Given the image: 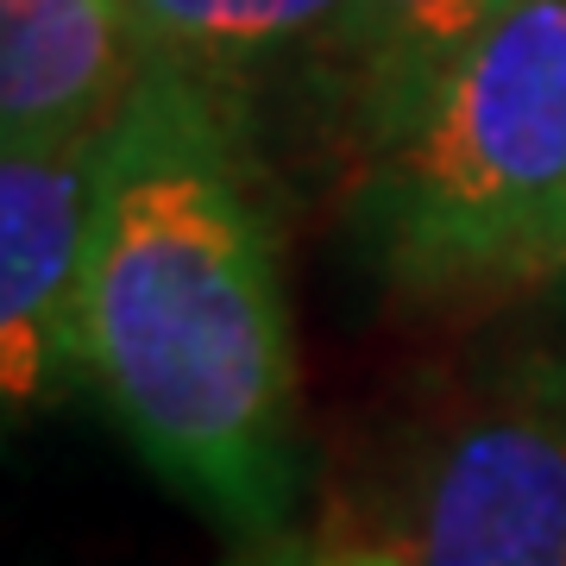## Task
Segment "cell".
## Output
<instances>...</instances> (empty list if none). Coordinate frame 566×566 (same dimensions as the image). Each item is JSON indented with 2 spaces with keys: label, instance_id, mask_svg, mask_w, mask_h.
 Masks as SVG:
<instances>
[{
  "label": "cell",
  "instance_id": "obj_1",
  "mask_svg": "<svg viewBox=\"0 0 566 566\" xmlns=\"http://www.w3.org/2000/svg\"><path fill=\"white\" fill-rule=\"evenodd\" d=\"M76 353L170 485L240 535H277L303 485V378L240 114L214 82L145 70L102 139Z\"/></svg>",
  "mask_w": 566,
  "mask_h": 566
},
{
  "label": "cell",
  "instance_id": "obj_2",
  "mask_svg": "<svg viewBox=\"0 0 566 566\" xmlns=\"http://www.w3.org/2000/svg\"><path fill=\"white\" fill-rule=\"evenodd\" d=\"M353 233L390 296L497 308L566 277V0H510L385 145Z\"/></svg>",
  "mask_w": 566,
  "mask_h": 566
},
{
  "label": "cell",
  "instance_id": "obj_3",
  "mask_svg": "<svg viewBox=\"0 0 566 566\" xmlns=\"http://www.w3.org/2000/svg\"><path fill=\"white\" fill-rule=\"evenodd\" d=\"M403 566H566V346L485 371L409 472Z\"/></svg>",
  "mask_w": 566,
  "mask_h": 566
},
{
  "label": "cell",
  "instance_id": "obj_4",
  "mask_svg": "<svg viewBox=\"0 0 566 566\" xmlns=\"http://www.w3.org/2000/svg\"><path fill=\"white\" fill-rule=\"evenodd\" d=\"M102 202V139H0V385L39 409L82 378V283Z\"/></svg>",
  "mask_w": 566,
  "mask_h": 566
},
{
  "label": "cell",
  "instance_id": "obj_5",
  "mask_svg": "<svg viewBox=\"0 0 566 566\" xmlns=\"http://www.w3.org/2000/svg\"><path fill=\"white\" fill-rule=\"evenodd\" d=\"M139 82L126 0H0V139H107Z\"/></svg>",
  "mask_w": 566,
  "mask_h": 566
},
{
  "label": "cell",
  "instance_id": "obj_6",
  "mask_svg": "<svg viewBox=\"0 0 566 566\" xmlns=\"http://www.w3.org/2000/svg\"><path fill=\"white\" fill-rule=\"evenodd\" d=\"M510 0H353L340 32L327 39V57L346 82L359 145H385L416 107L434 95V82L491 32Z\"/></svg>",
  "mask_w": 566,
  "mask_h": 566
},
{
  "label": "cell",
  "instance_id": "obj_7",
  "mask_svg": "<svg viewBox=\"0 0 566 566\" xmlns=\"http://www.w3.org/2000/svg\"><path fill=\"white\" fill-rule=\"evenodd\" d=\"M353 0H126L145 70L227 88L233 70L271 63L296 44H327Z\"/></svg>",
  "mask_w": 566,
  "mask_h": 566
},
{
  "label": "cell",
  "instance_id": "obj_8",
  "mask_svg": "<svg viewBox=\"0 0 566 566\" xmlns=\"http://www.w3.org/2000/svg\"><path fill=\"white\" fill-rule=\"evenodd\" d=\"M560 296H566V277H560Z\"/></svg>",
  "mask_w": 566,
  "mask_h": 566
}]
</instances>
